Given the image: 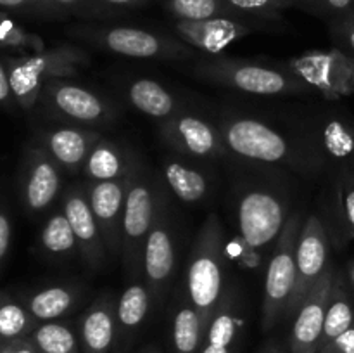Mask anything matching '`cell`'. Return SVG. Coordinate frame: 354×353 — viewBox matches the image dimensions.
I'll return each mask as SVG.
<instances>
[{"label":"cell","mask_w":354,"mask_h":353,"mask_svg":"<svg viewBox=\"0 0 354 353\" xmlns=\"http://www.w3.org/2000/svg\"><path fill=\"white\" fill-rule=\"evenodd\" d=\"M218 128L227 151L244 161L286 166L306 175L318 173L325 165L313 144L292 141L263 120L234 114L225 118Z\"/></svg>","instance_id":"1"},{"label":"cell","mask_w":354,"mask_h":353,"mask_svg":"<svg viewBox=\"0 0 354 353\" xmlns=\"http://www.w3.org/2000/svg\"><path fill=\"white\" fill-rule=\"evenodd\" d=\"M165 182L137 158L128 176L121 227V263L130 280L144 279V248L158 215Z\"/></svg>","instance_id":"2"},{"label":"cell","mask_w":354,"mask_h":353,"mask_svg":"<svg viewBox=\"0 0 354 353\" xmlns=\"http://www.w3.org/2000/svg\"><path fill=\"white\" fill-rule=\"evenodd\" d=\"M225 234L216 215L201 225L185 270V294L207 322L227 293Z\"/></svg>","instance_id":"3"},{"label":"cell","mask_w":354,"mask_h":353,"mask_svg":"<svg viewBox=\"0 0 354 353\" xmlns=\"http://www.w3.org/2000/svg\"><path fill=\"white\" fill-rule=\"evenodd\" d=\"M194 75L203 82L227 87L249 96H306L311 92L283 66H270L225 55L201 59L194 68Z\"/></svg>","instance_id":"4"},{"label":"cell","mask_w":354,"mask_h":353,"mask_svg":"<svg viewBox=\"0 0 354 353\" xmlns=\"http://www.w3.org/2000/svg\"><path fill=\"white\" fill-rule=\"evenodd\" d=\"M88 64V54L75 45H61L52 51L10 59L7 71L14 99L23 109H31L40 100L41 90L48 82L71 78Z\"/></svg>","instance_id":"5"},{"label":"cell","mask_w":354,"mask_h":353,"mask_svg":"<svg viewBox=\"0 0 354 353\" xmlns=\"http://www.w3.org/2000/svg\"><path fill=\"white\" fill-rule=\"evenodd\" d=\"M235 215L239 234L251 249L277 242L290 217L286 196L263 183H245L239 189Z\"/></svg>","instance_id":"6"},{"label":"cell","mask_w":354,"mask_h":353,"mask_svg":"<svg viewBox=\"0 0 354 353\" xmlns=\"http://www.w3.org/2000/svg\"><path fill=\"white\" fill-rule=\"evenodd\" d=\"M75 37L97 45L113 54L133 59H158V61H187L194 57V48L178 37L131 26H82Z\"/></svg>","instance_id":"7"},{"label":"cell","mask_w":354,"mask_h":353,"mask_svg":"<svg viewBox=\"0 0 354 353\" xmlns=\"http://www.w3.org/2000/svg\"><path fill=\"white\" fill-rule=\"evenodd\" d=\"M303 218L290 215L282 234L275 242V249L268 262L265 279V296L261 307L263 331L275 327L286 317L287 308L296 289V246Z\"/></svg>","instance_id":"8"},{"label":"cell","mask_w":354,"mask_h":353,"mask_svg":"<svg viewBox=\"0 0 354 353\" xmlns=\"http://www.w3.org/2000/svg\"><path fill=\"white\" fill-rule=\"evenodd\" d=\"M176 232L171 197L166 185L162 187L158 215L144 248V280L151 289L156 305H162L171 291L176 270Z\"/></svg>","instance_id":"9"},{"label":"cell","mask_w":354,"mask_h":353,"mask_svg":"<svg viewBox=\"0 0 354 353\" xmlns=\"http://www.w3.org/2000/svg\"><path fill=\"white\" fill-rule=\"evenodd\" d=\"M40 100L52 116L76 127H107L118 118V106L102 93L69 78L52 80L41 90Z\"/></svg>","instance_id":"10"},{"label":"cell","mask_w":354,"mask_h":353,"mask_svg":"<svg viewBox=\"0 0 354 353\" xmlns=\"http://www.w3.org/2000/svg\"><path fill=\"white\" fill-rule=\"evenodd\" d=\"M283 68L327 100L354 92V59L337 47L303 52L287 59Z\"/></svg>","instance_id":"11"},{"label":"cell","mask_w":354,"mask_h":353,"mask_svg":"<svg viewBox=\"0 0 354 353\" xmlns=\"http://www.w3.org/2000/svg\"><path fill=\"white\" fill-rule=\"evenodd\" d=\"M330 246L324 221L318 215H310L301 225L296 246V289L286 317H294L297 308L315 284L330 269Z\"/></svg>","instance_id":"12"},{"label":"cell","mask_w":354,"mask_h":353,"mask_svg":"<svg viewBox=\"0 0 354 353\" xmlns=\"http://www.w3.org/2000/svg\"><path fill=\"white\" fill-rule=\"evenodd\" d=\"M159 137L183 158L214 159L228 154L220 128L196 114L180 113L161 121Z\"/></svg>","instance_id":"13"},{"label":"cell","mask_w":354,"mask_h":353,"mask_svg":"<svg viewBox=\"0 0 354 353\" xmlns=\"http://www.w3.org/2000/svg\"><path fill=\"white\" fill-rule=\"evenodd\" d=\"M19 183L28 213H44L62 194V168L40 144H33L24 152Z\"/></svg>","instance_id":"14"},{"label":"cell","mask_w":354,"mask_h":353,"mask_svg":"<svg viewBox=\"0 0 354 353\" xmlns=\"http://www.w3.org/2000/svg\"><path fill=\"white\" fill-rule=\"evenodd\" d=\"M61 210L64 211L73 232H75L78 255L93 272H99L107 260V249L100 234L99 224L95 220L92 208H90L86 185L73 183L62 190Z\"/></svg>","instance_id":"15"},{"label":"cell","mask_w":354,"mask_h":353,"mask_svg":"<svg viewBox=\"0 0 354 353\" xmlns=\"http://www.w3.org/2000/svg\"><path fill=\"white\" fill-rule=\"evenodd\" d=\"M258 23L259 21L237 19V17L175 21L173 31H175V37L185 42L194 51H201L207 55H221L235 42L251 35L259 26Z\"/></svg>","instance_id":"16"},{"label":"cell","mask_w":354,"mask_h":353,"mask_svg":"<svg viewBox=\"0 0 354 353\" xmlns=\"http://www.w3.org/2000/svg\"><path fill=\"white\" fill-rule=\"evenodd\" d=\"M334 275L335 266L330 265V269L318 279V282L294 314L290 353H318L320 350L325 311H327Z\"/></svg>","instance_id":"17"},{"label":"cell","mask_w":354,"mask_h":353,"mask_svg":"<svg viewBox=\"0 0 354 353\" xmlns=\"http://www.w3.org/2000/svg\"><path fill=\"white\" fill-rule=\"evenodd\" d=\"M128 176L113 182H86L90 208L95 215L107 253L114 258H121V227H123Z\"/></svg>","instance_id":"18"},{"label":"cell","mask_w":354,"mask_h":353,"mask_svg":"<svg viewBox=\"0 0 354 353\" xmlns=\"http://www.w3.org/2000/svg\"><path fill=\"white\" fill-rule=\"evenodd\" d=\"M102 137L104 135L93 128L62 125L41 130L38 134V144L61 166L62 172L78 173L85 166L93 145Z\"/></svg>","instance_id":"19"},{"label":"cell","mask_w":354,"mask_h":353,"mask_svg":"<svg viewBox=\"0 0 354 353\" xmlns=\"http://www.w3.org/2000/svg\"><path fill=\"white\" fill-rule=\"evenodd\" d=\"M116 298L102 293L86 307L76 322L83 353H113L116 345Z\"/></svg>","instance_id":"20"},{"label":"cell","mask_w":354,"mask_h":353,"mask_svg":"<svg viewBox=\"0 0 354 353\" xmlns=\"http://www.w3.org/2000/svg\"><path fill=\"white\" fill-rule=\"evenodd\" d=\"M152 303L151 289L144 279L130 280L127 289L121 293L116 301V345L114 352L124 353L133 341L138 332L144 327L149 317Z\"/></svg>","instance_id":"21"},{"label":"cell","mask_w":354,"mask_h":353,"mask_svg":"<svg viewBox=\"0 0 354 353\" xmlns=\"http://www.w3.org/2000/svg\"><path fill=\"white\" fill-rule=\"evenodd\" d=\"M166 189L185 204H197L211 192V179L207 173L187 163L183 156H168L161 161V175Z\"/></svg>","instance_id":"22"},{"label":"cell","mask_w":354,"mask_h":353,"mask_svg":"<svg viewBox=\"0 0 354 353\" xmlns=\"http://www.w3.org/2000/svg\"><path fill=\"white\" fill-rule=\"evenodd\" d=\"M137 156L124 145L102 137L90 151L82 173L86 182H113L127 179Z\"/></svg>","instance_id":"23"},{"label":"cell","mask_w":354,"mask_h":353,"mask_svg":"<svg viewBox=\"0 0 354 353\" xmlns=\"http://www.w3.org/2000/svg\"><path fill=\"white\" fill-rule=\"evenodd\" d=\"M124 96L133 109L154 120L166 121L183 113L182 102L175 93L152 78H133L127 83Z\"/></svg>","instance_id":"24"},{"label":"cell","mask_w":354,"mask_h":353,"mask_svg":"<svg viewBox=\"0 0 354 353\" xmlns=\"http://www.w3.org/2000/svg\"><path fill=\"white\" fill-rule=\"evenodd\" d=\"M83 296V287L71 282H57L50 286H44L33 291L24 298L23 303L30 310V314L41 322L61 320L68 314H71L78 307Z\"/></svg>","instance_id":"25"},{"label":"cell","mask_w":354,"mask_h":353,"mask_svg":"<svg viewBox=\"0 0 354 353\" xmlns=\"http://www.w3.org/2000/svg\"><path fill=\"white\" fill-rule=\"evenodd\" d=\"M313 145L325 163L351 166L354 163V121L342 116H327L320 121Z\"/></svg>","instance_id":"26"},{"label":"cell","mask_w":354,"mask_h":353,"mask_svg":"<svg viewBox=\"0 0 354 353\" xmlns=\"http://www.w3.org/2000/svg\"><path fill=\"white\" fill-rule=\"evenodd\" d=\"M207 325L209 322L190 303L185 291L180 293L171 318L173 353H201L206 343Z\"/></svg>","instance_id":"27"},{"label":"cell","mask_w":354,"mask_h":353,"mask_svg":"<svg viewBox=\"0 0 354 353\" xmlns=\"http://www.w3.org/2000/svg\"><path fill=\"white\" fill-rule=\"evenodd\" d=\"M354 324V303L351 293L348 291L346 280L342 273L335 269L334 282H332L330 298H328L327 311H325L324 334H322L320 350L330 345L334 339H337L342 332L348 331ZM318 350V352H320Z\"/></svg>","instance_id":"28"},{"label":"cell","mask_w":354,"mask_h":353,"mask_svg":"<svg viewBox=\"0 0 354 353\" xmlns=\"http://www.w3.org/2000/svg\"><path fill=\"white\" fill-rule=\"evenodd\" d=\"M38 248L47 258L54 260V262H66L78 255L75 232L61 208L45 220L40 235H38Z\"/></svg>","instance_id":"29"},{"label":"cell","mask_w":354,"mask_h":353,"mask_svg":"<svg viewBox=\"0 0 354 353\" xmlns=\"http://www.w3.org/2000/svg\"><path fill=\"white\" fill-rule=\"evenodd\" d=\"M30 338L38 353H83L76 331L66 322H41Z\"/></svg>","instance_id":"30"},{"label":"cell","mask_w":354,"mask_h":353,"mask_svg":"<svg viewBox=\"0 0 354 353\" xmlns=\"http://www.w3.org/2000/svg\"><path fill=\"white\" fill-rule=\"evenodd\" d=\"M38 322L23 301L0 291V339L26 338L37 329Z\"/></svg>","instance_id":"31"},{"label":"cell","mask_w":354,"mask_h":353,"mask_svg":"<svg viewBox=\"0 0 354 353\" xmlns=\"http://www.w3.org/2000/svg\"><path fill=\"white\" fill-rule=\"evenodd\" d=\"M165 6L176 21H206L214 17L241 19L225 0H166Z\"/></svg>","instance_id":"32"},{"label":"cell","mask_w":354,"mask_h":353,"mask_svg":"<svg viewBox=\"0 0 354 353\" xmlns=\"http://www.w3.org/2000/svg\"><path fill=\"white\" fill-rule=\"evenodd\" d=\"M335 211L344 234L354 237V170L349 166L339 168L335 182Z\"/></svg>","instance_id":"33"},{"label":"cell","mask_w":354,"mask_h":353,"mask_svg":"<svg viewBox=\"0 0 354 353\" xmlns=\"http://www.w3.org/2000/svg\"><path fill=\"white\" fill-rule=\"evenodd\" d=\"M241 19L275 21L280 12L296 6V0H225Z\"/></svg>","instance_id":"34"},{"label":"cell","mask_w":354,"mask_h":353,"mask_svg":"<svg viewBox=\"0 0 354 353\" xmlns=\"http://www.w3.org/2000/svg\"><path fill=\"white\" fill-rule=\"evenodd\" d=\"M48 2L54 3L64 14H75L80 17H88V19H104V17H114L120 14L114 7L106 6L100 0H48Z\"/></svg>","instance_id":"35"},{"label":"cell","mask_w":354,"mask_h":353,"mask_svg":"<svg viewBox=\"0 0 354 353\" xmlns=\"http://www.w3.org/2000/svg\"><path fill=\"white\" fill-rule=\"evenodd\" d=\"M297 9L328 19V23L354 9V0H296Z\"/></svg>","instance_id":"36"},{"label":"cell","mask_w":354,"mask_h":353,"mask_svg":"<svg viewBox=\"0 0 354 353\" xmlns=\"http://www.w3.org/2000/svg\"><path fill=\"white\" fill-rule=\"evenodd\" d=\"M0 7L14 12L28 14L35 17H47V19H61L66 14L50 3L48 0H0Z\"/></svg>","instance_id":"37"},{"label":"cell","mask_w":354,"mask_h":353,"mask_svg":"<svg viewBox=\"0 0 354 353\" xmlns=\"http://www.w3.org/2000/svg\"><path fill=\"white\" fill-rule=\"evenodd\" d=\"M328 24H330V38L335 47L354 59V9Z\"/></svg>","instance_id":"38"},{"label":"cell","mask_w":354,"mask_h":353,"mask_svg":"<svg viewBox=\"0 0 354 353\" xmlns=\"http://www.w3.org/2000/svg\"><path fill=\"white\" fill-rule=\"evenodd\" d=\"M10 235H12V227H10V218L6 210L0 208V270L6 263L7 255L10 249Z\"/></svg>","instance_id":"39"},{"label":"cell","mask_w":354,"mask_h":353,"mask_svg":"<svg viewBox=\"0 0 354 353\" xmlns=\"http://www.w3.org/2000/svg\"><path fill=\"white\" fill-rule=\"evenodd\" d=\"M318 353H354V324Z\"/></svg>","instance_id":"40"},{"label":"cell","mask_w":354,"mask_h":353,"mask_svg":"<svg viewBox=\"0 0 354 353\" xmlns=\"http://www.w3.org/2000/svg\"><path fill=\"white\" fill-rule=\"evenodd\" d=\"M0 353H38V350L30 336H26V338L0 339Z\"/></svg>","instance_id":"41"},{"label":"cell","mask_w":354,"mask_h":353,"mask_svg":"<svg viewBox=\"0 0 354 353\" xmlns=\"http://www.w3.org/2000/svg\"><path fill=\"white\" fill-rule=\"evenodd\" d=\"M12 96V89H10L9 82V71H7V66H3V62L0 61V102H9Z\"/></svg>","instance_id":"42"},{"label":"cell","mask_w":354,"mask_h":353,"mask_svg":"<svg viewBox=\"0 0 354 353\" xmlns=\"http://www.w3.org/2000/svg\"><path fill=\"white\" fill-rule=\"evenodd\" d=\"M100 2L106 3V6L114 7V9H118V7H121V9H130V7L144 6L147 0H100Z\"/></svg>","instance_id":"43"},{"label":"cell","mask_w":354,"mask_h":353,"mask_svg":"<svg viewBox=\"0 0 354 353\" xmlns=\"http://www.w3.org/2000/svg\"><path fill=\"white\" fill-rule=\"evenodd\" d=\"M348 275H349V282H351L353 291H354V260L349 263V266H348Z\"/></svg>","instance_id":"44"},{"label":"cell","mask_w":354,"mask_h":353,"mask_svg":"<svg viewBox=\"0 0 354 353\" xmlns=\"http://www.w3.org/2000/svg\"><path fill=\"white\" fill-rule=\"evenodd\" d=\"M138 353H162V352L158 348V346L152 345V346H145V348L140 350V352H138Z\"/></svg>","instance_id":"45"},{"label":"cell","mask_w":354,"mask_h":353,"mask_svg":"<svg viewBox=\"0 0 354 353\" xmlns=\"http://www.w3.org/2000/svg\"><path fill=\"white\" fill-rule=\"evenodd\" d=\"M263 353H283V350L280 348V346H270V348H266Z\"/></svg>","instance_id":"46"},{"label":"cell","mask_w":354,"mask_h":353,"mask_svg":"<svg viewBox=\"0 0 354 353\" xmlns=\"http://www.w3.org/2000/svg\"><path fill=\"white\" fill-rule=\"evenodd\" d=\"M349 168H353V170H354V163H353V165H351V166H349Z\"/></svg>","instance_id":"47"}]
</instances>
